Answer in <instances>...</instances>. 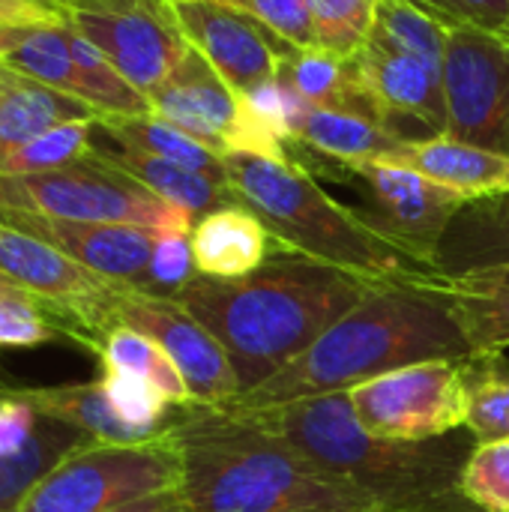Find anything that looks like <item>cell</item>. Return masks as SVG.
I'll use <instances>...</instances> for the list:
<instances>
[{
  "label": "cell",
  "instance_id": "6da1fadb",
  "mask_svg": "<svg viewBox=\"0 0 509 512\" xmlns=\"http://www.w3.org/2000/svg\"><path fill=\"white\" fill-rule=\"evenodd\" d=\"M372 285L300 252H279L237 279L195 276L174 300L219 339L237 378V396H246L297 360Z\"/></svg>",
  "mask_w": 509,
  "mask_h": 512
},
{
  "label": "cell",
  "instance_id": "7a4b0ae2",
  "mask_svg": "<svg viewBox=\"0 0 509 512\" xmlns=\"http://www.w3.org/2000/svg\"><path fill=\"white\" fill-rule=\"evenodd\" d=\"M435 279L426 285L375 282L366 297L297 360L222 408L243 414L279 408L288 402L351 393L402 366L468 357L471 345L447 300L435 291Z\"/></svg>",
  "mask_w": 509,
  "mask_h": 512
},
{
  "label": "cell",
  "instance_id": "3957f363",
  "mask_svg": "<svg viewBox=\"0 0 509 512\" xmlns=\"http://www.w3.org/2000/svg\"><path fill=\"white\" fill-rule=\"evenodd\" d=\"M171 438L180 450L183 512L381 510L285 438L228 408H180Z\"/></svg>",
  "mask_w": 509,
  "mask_h": 512
},
{
  "label": "cell",
  "instance_id": "277c9868",
  "mask_svg": "<svg viewBox=\"0 0 509 512\" xmlns=\"http://www.w3.org/2000/svg\"><path fill=\"white\" fill-rule=\"evenodd\" d=\"M231 411V408H228ZM243 414V411H234ZM387 512H480L459 492L477 441H393L366 432L348 393L243 414Z\"/></svg>",
  "mask_w": 509,
  "mask_h": 512
},
{
  "label": "cell",
  "instance_id": "5b68a950",
  "mask_svg": "<svg viewBox=\"0 0 509 512\" xmlns=\"http://www.w3.org/2000/svg\"><path fill=\"white\" fill-rule=\"evenodd\" d=\"M225 168L240 204L249 207L285 249L369 282L426 285L441 276L375 231L360 210L336 201L321 189L318 177L294 159L228 153Z\"/></svg>",
  "mask_w": 509,
  "mask_h": 512
},
{
  "label": "cell",
  "instance_id": "8992f818",
  "mask_svg": "<svg viewBox=\"0 0 509 512\" xmlns=\"http://www.w3.org/2000/svg\"><path fill=\"white\" fill-rule=\"evenodd\" d=\"M0 210H24L72 222L135 225L156 234L192 231L195 225L189 213L99 159L93 147L87 156L63 168L39 174H0Z\"/></svg>",
  "mask_w": 509,
  "mask_h": 512
},
{
  "label": "cell",
  "instance_id": "52a82bcc",
  "mask_svg": "<svg viewBox=\"0 0 509 512\" xmlns=\"http://www.w3.org/2000/svg\"><path fill=\"white\" fill-rule=\"evenodd\" d=\"M180 483V450L168 435L144 444L87 441L66 453L12 512H114Z\"/></svg>",
  "mask_w": 509,
  "mask_h": 512
},
{
  "label": "cell",
  "instance_id": "ba28073f",
  "mask_svg": "<svg viewBox=\"0 0 509 512\" xmlns=\"http://www.w3.org/2000/svg\"><path fill=\"white\" fill-rule=\"evenodd\" d=\"M0 279L45 303L63 333L93 351L111 333L108 306L126 285L108 282L39 237L0 222Z\"/></svg>",
  "mask_w": 509,
  "mask_h": 512
},
{
  "label": "cell",
  "instance_id": "9c48e42d",
  "mask_svg": "<svg viewBox=\"0 0 509 512\" xmlns=\"http://www.w3.org/2000/svg\"><path fill=\"white\" fill-rule=\"evenodd\" d=\"M147 99L156 117L192 135L219 156L255 153L291 159L288 147L252 117L243 93H237L195 48H189L183 63Z\"/></svg>",
  "mask_w": 509,
  "mask_h": 512
},
{
  "label": "cell",
  "instance_id": "30bf717a",
  "mask_svg": "<svg viewBox=\"0 0 509 512\" xmlns=\"http://www.w3.org/2000/svg\"><path fill=\"white\" fill-rule=\"evenodd\" d=\"M60 15L144 96L189 54L171 0H75Z\"/></svg>",
  "mask_w": 509,
  "mask_h": 512
},
{
  "label": "cell",
  "instance_id": "8fae6325",
  "mask_svg": "<svg viewBox=\"0 0 509 512\" xmlns=\"http://www.w3.org/2000/svg\"><path fill=\"white\" fill-rule=\"evenodd\" d=\"M360 426L378 438L432 441L465 429L459 360H429L378 375L351 393Z\"/></svg>",
  "mask_w": 509,
  "mask_h": 512
},
{
  "label": "cell",
  "instance_id": "7c38bea8",
  "mask_svg": "<svg viewBox=\"0 0 509 512\" xmlns=\"http://www.w3.org/2000/svg\"><path fill=\"white\" fill-rule=\"evenodd\" d=\"M447 132L459 141L509 153V36L450 27L441 63Z\"/></svg>",
  "mask_w": 509,
  "mask_h": 512
},
{
  "label": "cell",
  "instance_id": "4fadbf2b",
  "mask_svg": "<svg viewBox=\"0 0 509 512\" xmlns=\"http://www.w3.org/2000/svg\"><path fill=\"white\" fill-rule=\"evenodd\" d=\"M108 324L132 327L153 342L174 360L180 369L192 405L222 408L237 396V378L231 360L219 339L174 297H159L138 288H120L108 306Z\"/></svg>",
  "mask_w": 509,
  "mask_h": 512
},
{
  "label": "cell",
  "instance_id": "5bb4252c",
  "mask_svg": "<svg viewBox=\"0 0 509 512\" xmlns=\"http://www.w3.org/2000/svg\"><path fill=\"white\" fill-rule=\"evenodd\" d=\"M6 66L90 105L99 120L153 114L150 99L63 18L30 30L27 39L6 57Z\"/></svg>",
  "mask_w": 509,
  "mask_h": 512
},
{
  "label": "cell",
  "instance_id": "9a60e30c",
  "mask_svg": "<svg viewBox=\"0 0 509 512\" xmlns=\"http://www.w3.org/2000/svg\"><path fill=\"white\" fill-rule=\"evenodd\" d=\"M348 174L366 186L369 207L360 210L363 219L435 270L438 243L468 198L396 162H363Z\"/></svg>",
  "mask_w": 509,
  "mask_h": 512
},
{
  "label": "cell",
  "instance_id": "2e32d148",
  "mask_svg": "<svg viewBox=\"0 0 509 512\" xmlns=\"http://www.w3.org/2000/svg\"><path fill=\"white\" fill-rule=\"evenodd\" d=\"M171 15L189 48H195L237 93L276 78L282 63L297 51L234 3L171 0Z\"/></svg>",
  "mask_w": 509,
  "mask_h": 512
},
{
  "label": "cell",
  "instance_id": "e0dca14e",
  "mask_svg": "<svg viewBox=\"0 0 509 512\" xmlns=\"http://www.w3.org/2000/svg\"><path fill=\"white\" fill-rule=\"evenodd\" d=\"M354 78L363 102L399 135V123H417L423 138L447 132V102L441 66L387 48L375 39L354 54ZM405 138V135H402Z\"/></svg>",
  "mask_w": 509,
  "mask_h": 512
},
{
  "label": "cell",
  "instance_id": "ac0fdd59",
  "mask_svg": "<svg viewBox=\"0 0 509 512\" xmlns=\"http://www.w3.org/2000/svg\"><path fill=\"white\" fill-rule=\"evenodd\" d=\"M0 222L39 237L42 243L54 246L57 252H63L66 258L108 282L147 291L150 258L159 237L156 231L135 225L51 219L24 210H0Z\"/></svg>",
  "mask_w": 509,
  "mask_h": 512
},
{
  "label": "cell",
  "instance_id": "d6986e66",
  "mask_svg": "<svg viewBox=\"0 0 509 512\" xmlns=\"http://www.w3.org/2000/svg\"><path fill=\"white\" fill-rule=\"evenodd\" d=\"M90 438L48 414H42L24 387L0 384V512L18 501L75 447Z\"/></svg>",
  "mask_w": 509,
  "mask_h": 512
},
{
  "label": "cell",
  "instance_id": "ffe728a7",
  "mask_svg": "<svg viewBox=\"0 0 509 512\" xmlns=\"http://www.w3.org/2000/svg\"><path fill=\"white\" fill-rule=\"evenodd\" d=\"M405 144L408 138L387 126L369 105H309L291 156L315 153L321 162L339 165L348 174V168L363 162H390Z\"/></svg>",
  "mask_w": 509,
  "mask_h": 512
},
{
  "label": "cell",
  "instance_id": "44dd1931",
  "mask_svg": "<svg viewBox=\"0 0 509 512\" xmlns=\"http://www.w3.org/2000/svg\"><path fill=\"white\" fill-rule=\"evenodd\" d=\"M189 240L195 273L210 279H237L258 270L273 255L291 252L243 204H231L201 216L192 225Z\"/></svg>",
  "mask_w": 509,
  "mask_h": 512
},
{
  "label": "cell",
  "instance_id": "7402d4cb",
  "mask_svg": "<svg viewBox=\"0 0 509 512\" xmlns=\"http://www.w3.org/2000/svg\"><path fill=\"white\" fill-rule=\"evenodd\" d=\"M390 162L414 168L468 201L509 192V153L477 147L453 135L408 141Z\"/></svg>",
  "mask_w": 509,
  "mask_h": 512
},
{
  "label": "cell",
  "instance_id": "603a6c76",
  "mask_svg": "<svg viewBox=\"0 0 509 512\" xmlns=\"http://www.w3.org/2000/svg\"><path fill=\"white\" fill-rule=\"evenodd\" d=\"M78 120L99 123V114L90 105L0 63V165L42 132Z\"/></svg>",
  "mask_w": 509,
  "mask_h": 512
},
{
  "label": "cell",
  "instance_id": "cb8c5ba5",
  "mask_svg": "<svg viewBox=\"0 0 509 512\" xmlns=\"http://www.w3.org/2000/svg\"><path fill=\"white\" fill-rule=\"evenodd\" d=\"M501 264H509V192L465 201L438 243L435 270L462 276Z\"/></svg>",
  "mask_w": 509,
  "mask_h": 512
},
{
  "label": "cell",
  "instance_id": "d4e9b609",
  "mask_svg": "<svg viewBox=\"0 0 509 512\" xmlns=\"http://www.w3.org/2000/svg\"><path fill=\"white\" fill-rule=\"evenodd\" d=\"M435 291L447 300L471 354L509 348V264L438 276Z\"/></svg>",
  "mask_w": 509,
  "mask_h": 512
},
{
  "label": "cell",
  "instance_id": "484cf974",
  "mask_svg": "<svg viewBox=\"0 0 509 512\" xmlns=\"http://www.w3.org/2000/svg\"><path fill=\"white\" fill-rule=\"evenodd\" d=\"M93 153L99 159H105L108 165L126 171L129 177H135L138 183H144L153 195H159L162 201L180 207L183 213H189L195 222L213 210L240 204L237 192L228 183L210 180L204 174H195L189 168H180L168 159H159L153 153L135 150V147H123V144H102L93 138Z\"/></svg>",
  "mask_w": 509,
  "mask_h": 512
},
{
  "label": "cell",
  "instance_id": "4316f807",
  "mask_svg": "<svg viewBox=\"0 0 509 512\" xmlns=\"http://www.w3.org/2000/svg\"><path fill=\"white\" fill-rule=\"evenodd\" d=\"M27 399L48 417L81 429L90 441H102V444H144V441H156L162 435L144 432L129 426L126 420H120L114 414V408L108 405L102 384L90 381V384H60V387H24Z\"/></svg>",
  "mask_w": 509,
  "mask_h": 512
},
{
  "label": "cell",
  "instance_id": "83f0119b",
  "mask_svg": "<svg viewBox=\"0 0 509 512\" xmlns=\"http://www.w3.org/2000/svg\"><path fill=\"white\" fill-rule=\"evenodd\" d=\"M96 129L108 141H114V144L153 153V156L168 159V162H174L180 168H189V171L204 174L210 180L228 183L225 156H219L216 150L204 147L201 141H195L192 135L180 132L177 126L165 123L156 114H144V117H108V120H99Z\"/></svg>",
  "mask_w": 509,
  "mask_h": 512
},
{
  "label": "cell",
  "instance_id": "f1b7e54d",
  "mask_svg": "<svg viewBox=\"0 0 509 512\" xmlns=\"http://www.w3.org/2000/svg\"><path fill=\"white\" fill-rule=\"evenodd\" d=\"M465 384V429L477 444L509 441V360L504 351L459 360Z\"/></svg>",
  "mask_w": 509,
  "mask_h": 512
},
{
  "label": "cell",
  "instance_id": "f546056e",
  "mask_svg": "<svg viewBox=\"0 0 509 512\" xmlns=\"http://www.w3.org/2000/svg\"><path fill=\"white\" fill-rule=\"evenodd\" d=\"M279 78L315 108H336V105H366L357 78H354V57L327 51V48H297L279 69Z\"/></svg>",
  "mask_w": 509,
  "mask_h": 512
},
{
  "label": "cell",
  "instance_id": "4dcf8cb0",
  "mask_svg": "<svg viewBox=\"0 0 509 512\" xmlns=\"http://www.w3.org/2000/svg\"><path fill=\"white\" fill-rule=\"evenodd\" d=\"M96 357H99L102 369L129 372V375H138V378L150 381L171 405H177V408L192 405V396H189V387H186L180 369L162 351V345L153 342L150 336H144V333H138L132 327H114L102 339Z\"/></svg>",
  "mask_w": 509,
  "mask_h": 512
},
{
  "label": "cell",
  "instance_id": "1f68e13d",
  "mask_svg": "<svg viewBox=\"0 0 509 512\" xmlns=\"http://www.w3.org/2000/svg\"><path fill=\"white\" fill-rule=\"evenodd\" d=\"M450 27L414 0H378L369 39L423 57L435 66L444 63Z\"/></svg>",
  "mask_w": 509,
  "mask_h": 512
},
{
  "label": "cell",
  "instance_id": "d6a6232c",
  "mask_svg": "<svg viewBox=\"0 0 509 512\" xmlns=\"http://www.w3.org/2000/svg\"><path fill=\"white\" fill-rule=\"evenodd\" d=\"M102 393L108 399V405L114 408V414L120 420H126L135 429L153 432V435H168L180 417V408L171 405L150 381L129 375V372H111L102 369Z\"/></svg>",
  "mask_w": 509,
  "mask_h": 512
},
{
  "label": "cell",
  "instance_id": "836d02e7",
  "mask_svg": "<svg viewBox=\"0 0 509 512\" xmlns=\"http://www.w3.org/2000/svg\"><path fill=\"white\" fill-rule=\"evenodd\" d=\"M93 135H96L93 120L54 126V129L42 132L39 138L27 141L24 147H18L0 165V174H39V171L63 168V165L87 156V150L93 147Z\"/></svg>",
  "mask_w": 509,
  "mask_h": 512
},
{
  "label": "cell",
  "instance_id": "e575fe53",
  "mask_svg": "<svg viewBox=\"0 0 509 512\" xmlns=\"http://www.w3.org/2000/svg\"><path fill=\"white\" fill-rule=\"evenodd\" d=\"M318 48L354 57L375 24L378 0H309Z\"/></svg>",
  "mask_w": 509,
  "mask_h": 512
},
{
  "label": "cell",
  "instance_id": "d590c367",
  "mask_svg": "<svg viewBox=\"0 0 509 512\" xmlns=\"http://www.w3.org/2000/svg\"><path fill=\"white\" fill-rule=\"evenodd\" d=\"M57 336H66L57 315L0 279V348H36Z\"/></svg>",
  "mask_w": 509,
  "mask_h": 512
},
{
  "label": "cell",
  "instance_id": "8d00e7d4",
  "mask_svg": "<svg viewBox=\"0 0 509 512\" xmlns=\"http://www.w3.org/2000/svg\"><path fill=\"white\" fill-rule=\"evenodd\" d=\"M459 492L480 512H509V441L474 447Z\"/></svg>",
  "mask_w": 509,
  "mask_h": 512
},
{
  "label": "cell",
  "instance_id": "74e56055",
  "mask_svg": "<svg viewBox=\"0 0 509 512\" xmlns=\"http://www.w3.org/2000/svg\"><path fill=\"white\" fill-rule=\"evenodd\" d=\"M192 231H168L156 237L150 273H147V291L159 297H174L183 285H189L195 273L192 258Z\"/></svg>",
  "mask_w": 509,
  "mask_h": 512
},
{
  "label": "cell",
  "instance_id": "f35d334b",
  "mask_svg": "<svg viewBox=\"0 0 509 512\" xmlns=\"http://www.w3.org/2000/svg\"><path fill=\"white\" fill-rule=\"evenodd\" d=\"M234 6H240L261 24H267L276 36H282L294 48L318 45L309 0H237Z\"/></svg>",
  "mask_w": 509,
  "mask_h": 512
},
{
  "label": "cell",
  "instance_id": "ab89813d",
  "mask_svg": "<svg viewBox=\"0 0 509 512\" xmlns=\"http://www.w3.org/2000/svg\"><path fill=\"white\" fill-rule=\"evenodd\" d=\"M447 27H480L507 33V0H414Z\"/></svg>",
  "mask_w": 509,
  "mask_h": 512
},
{
  "label": "cell",
  "instance_id": "60d3db41",
  "mask_svg": "<svg viewBox=\"0 0 509 512\" xmlns=\"http://www.w3.org/2000/svg\"><path fill=\"white\" fill-rule=\"evenodd\" d=\"M63 15L51 6H39L33 0H0V24L12 27H48Z\"/></svg>",
  "mask_w": 509,
  "mask_h": 512
},
{
  "label": "cell",
  "instance_id": "b9f144b4",
  "mask_svg": "<svg viewBox=\"0 0 509 512\" xmlns=\"http://www.w3.org/2000/svg\"><path fill=\"white\" fill-rule=\"evenodd\" d=\"M114 512H183L180 507V498H177V489L171 492H159V495H150V498H141L129 507H120Z\"/></svg>",
  "mask_w": 509,
  "mask_h": 512
},
{
  "label": "cell",
  "instance_id": "7bdbcfd3",
  "mask_svg": "<svg viewBox=\"0 0 509 512\" xmlns=\"http://www.w3.org/2000/svg\"><path fill=\"white\" fill-rule=\"evenodd\" d=\"M36 27H12V24H0V63H6V57L27 39V33Z\"/></svg>",
  "mask_w": 509,
  "mask_h": 512
},
{
  "label": "cell",
  "instance_id": "ee69618b",
  "mask_svg": "<svg viewBox=\"0 0 509 512\" xmlns=\"http://www.w3.org/2000/svg\"><path fill=\"white\" fill-rule=\"evenodd\" d=\"M51 3H54V9H57V12H63V9H66V6H72L75 0H51Z\"/></svg>",
  "mask_w": 509,
  "mask_h": 512
},
{
  "label": "cell",
  "instance_id": "f6af8a7d",
  "mask_svg": "<svg viewBox=\"0 0 509 512\" xmlns=\"http://www.w3.org/2000/svg\"><path fill=\"white\" fill-rule=\"evenodd\" d=\"M33 3H39V6H51V9H54V3H51V0H33Z\"/></svg>",
  "mask_w": 509,
  "mask_h": 512
},
{
  "label": "cell",
  "instance_id": "bcb514c9",
  "mask_svg": "<svg viewBox=\"0 0 509 512\" xmlns=\"http://www.w3.org/2000/svg\"><path fill=\"white\" fill-rule=\"evenodd\" d=\"M216 3H237V0H216Z\"/></svg>",
  "mask_w": 509,
  "mask_h": 512
},
{
  "label": "cell",
  "instance_id": "7dc6e473",
  "mask_svg": "<svg viewBox=\"0 0 509 512\" xmlns=\"http://www.w3.org/2000/svg\"><path fill=\"white\" fill-rule=\"evenodd\" d=\"M507 12H509V0H507ZM507 36H509V18H507Z\"/></svg>",
  "mask_w": 509,
  "mask_h": 512
},
{
  "label": "cell",
  "instance_id": "c3c4849f",
  "mask_svg": "<svg viewBox=\"0 0 509 512\" xmlns=\"http://www.w3.org/2000/svg\"><path fill=\"white\" fill-rule=\"evenodd\" d=\"M366 512H387V510H366Z\"/></svg>",
  "mask_w": 509,
  "mask_h": 512
}]
</instances>
